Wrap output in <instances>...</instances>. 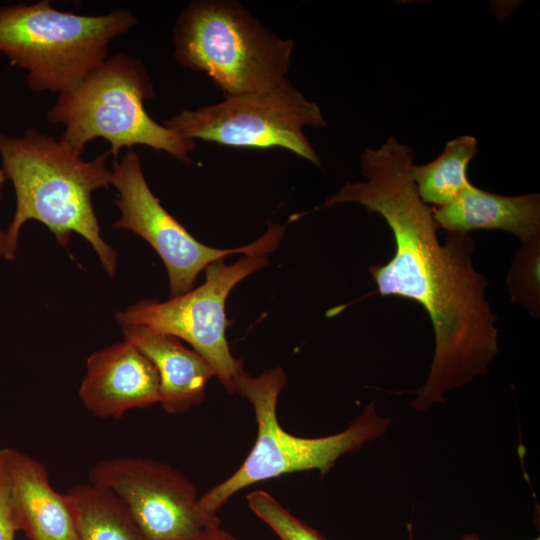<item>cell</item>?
Wrapping results in <instances>:
<instances>
[{"instance_id":"cell-1","label":"cell","mask_w":540,"mask_h":540,"mask_svg":"<svg viewBox=\"0 0 540 540\" xmlns=\"http://www.w3.org/2000/svg\"><path fill=\"white\" fill-rule=\"evenodd\" d=\"M413 150L390 136L361 156L365 181L347 182L316 209L358 203L379 214L395 241L393 257L369 272L381 296L420 304L434 331L435 351L426 383L412 402L425 410L446 391L487 371L498 353L496 316L485 297L486 280L472 264L474 240L465 233L437 237L433 207L424 203L410 175Z\"/></svg>"},{"instance_id":"cell-2","label":"cell","mask_w":540,"mask_h":540,"mask_svg":"<svg viewBox=\"0 0 540 540\" xmlns=\"http://www.w3.org/2000/svg\"><path fill=\"white\" fill-rule=\"evenodd\" d=\"M109 152L85 161L60 140L35 129L22 137L0 133L2 170L16 193V210L6 234L7 260H13L20 228L29 220L44 224L62 246L73 232L97 253L105 272L114 277L117 253L100 234L92 204L95 190L108 189L112 170Z\"/></svg>"},{"instance_id":"cell-3","label":"cell","mask_w":540,"mask_h":540,"mask_svg":"<svg viewBox=\"0 0 540 540\" xmlns=\"http://www.w3.org/2000/svg\"><path fill=\"white\" fill-rule=\"evenodd\" d=\"M282 367L258 376L242 371L234 379V393L246 398L257 423L255 442L238 469L228 478L199 496L198 508L210 521L220 520L217 512L242 489L285 474L317 469L326 475L341 456L359 451L366 443L384 434L391 423L381 418L372 400L348 427L336 434L306 438L285 430L277 416L279 396L286 386Z\"/></svg>"},{"instance_id":"cell-4","label":"cell","mask_w":540,"mask_h":540,"mask_svg":"<svg viewBox=\"0 0 540 540\" xmlns=\"http://www.w3.org/2000/svg\"><path fill=\"white\" fill-rule=\"evenodd\" d=\"M154 98V88L144 64L119 53L108 57L76 87L60 93L46 118L65 127L60 141L81 155L97 137L108 141L110 154L134 145L164 151L190 165L194 140L154 121L144 102Z\"/></svg>"},{"instance_id":"cell-5","label":"cell","mask_w":540,"mask_h":540,"mask_svg":"<svg viewBox=\"0 0 540 540\" xmlns=\"http://www.w3.org/2000/svg\"><path fill=\"white\" fill-rule=\"evenodd\" d=\"M175 59L206 73L225 96L269 89L286 79L294 42L262 25L232 0H196L179 14Z\"/></svg>"},{"instance_id":"cell-6","label":"cell","mask_w":540,"mask_h":540,"mask_svg":"<svg viewBox=\"0 0 540 540\" xmlns=\"http://www.w3.org/2000/svg\"><path fill=\"white\" fill-rule=\"evenodd\" d=\"M124 9L88 16L42 0L0 8V52L28 71L34 92L63 93L108 58L110 42L137 24Z\"/></svg>"},{"instance_id":"cell-7","label":"cell","mask_w":540,"mask_h":540,"mask_svg":"<svg viewBox=\"0 0 540 540\" xmlns=\"http://www.w3.org/2000/svg\"><path fill=\"white\" fill-rule=\"evenodd\" d=\"M163 125L181 136L244 149L282 148L321 167L305 127L327 126L320 107L289 80L195 110L184 109Z\"/></svg>"},{"instance_id":"cell-8","label":"cell","mask_w":540,"mask_h":540,"mask_svg":"<svg viewBox=\"0 0 540 540\" xmlns=\"http://www.w3.org/2000/svg\"><path fill=\"white\" fill-rule=\"evenodd\" d=\"M268 251L244 254L226 264L218 259L205 270V281L195 289L160 302L141 300L116 313L120 326L142 325L188 342L214 368L224 388L234 393V379L243 362L235 358L226 339L225 303L231 290L247 276L268 264Z\"/></svg>"},{"instance_id":"cell-9","label":"cell","mask_w":540,"mask_h":540,"mask_svg":"<svg viewBox=\"0 0 540 540\" xmlns=\"http://www.w3.org/2000/svg\"><path fill=\"white\" fill-rule=\"evenodd\" d=\"M111 185L118 190L115 204L121 213L113 228L130 230L154 248L166 267L171 297L193 289L198 274L218 259L237 253H271L285 232V226L268 221V228L259 239L239 248L219 249L199 242L153 194L145 179L140 156L132 149L120 161H114Z\"/></svg>"},{"instance_id":"cell-10","label":"cell","mask_w":540,"mask_h":540,"mask_svg":"<svg viewBox=\"0 0 540 540\" xmlns=\"http://www.w3.org/2000/svg\"><path fill=\"white\" fill-rule=\"evenodd\" d=\"M90 483L112 491L145 540H187L210 524L198 508L195 485L170 464L141 457L102 459Z\"/></svg>"},{"instance_id":"cell-11","label":"cell","mask_w":540,"mask_h":540,"mask_svg":"<svg viewBox=\"0 0 540 540\" xmlns=\"http://www.w3.org/2000/svg\"><path fill=\"white\" fill-rule=\"evenodd\" d=\"M78 394L93 415L118 419L129 410L159 403L160 378L152 361L124 340L88 357Z\"/></svg>"},{"instance_id":"cell-12","label":"cell","mask_w":540,"mask_h":540,"mask_svg":"<svg viewBox=\"0 0 540 540\" xmlns=\"http://www.w3.org/2000/svg\"><path fill=\"white\" fill-rule=\"evenodd\" d=\"M124 340L132 342L156 367L160 378L159 404L168 414H182L201 404L216 373L211 364L175 336L142 325L121 326Z\"/></svg>"},{"instance_id":"cell-13","label":"cell","mask_w":540,"mask_h":540,"mask_svg":"<svg viewBox=\"0 0 540 540\" xmlns=\"http://www.w3.org/2000/svg\"><path fill=\"white\" fill-rule=\"evenodd\" d=\"M7 467L19 529L31 540H78L66 496L52 487L45 465L8 447Z\"/></svg>"},{"instance_id":"cell-14","label":"cell","mask_w":540,"mask_h":540,"mask_svg":"<svg viewBox=\"0 0 540 540\" xmlns=\"http://www.w3.org/2000/svg\"><path fill=\"white\" fill-rule=\"evenodd\" d=\"M434 218L447 232L502 230L521 243L540 237V195L504 196L470 184L454 201L433 207Z\"/></svg>"},{"instance_id":"cell-15","label":"cell","mask_w":540,"mask_h":540,"mask_svg":"<svg viewBox=\"0 0 540 540\" xmlns=\"http://www.w3.org/2000/svg\"><path fill=\"white\" fill-rule=\"evenodd\" d=\"M78 540H145L122 500L112 491L79 484L65 493Z\"/></svg>"},{"instance_id":"cell-16","label":"cell","mask_w":540,"mask_h":540,"mask_svg":"<svg viewBox=\"0 0 540 540\" xmlns=\"http://www.w3.org/2000/svg\"><path fill=\"white\" fill-rule=\"evenodd\" d=\"M478 152L477 139L462 135L449 140L433 161L412 164L411 178L421 200L434 208L454 201L470 184L467 169Z\"/></svg>"},{"instance_id":"cell-17","label":"cell","mask_w":540,"mask_h":540,"mask_svg":"<svg viewBox=\"0 0 540 540\" xmlns=\"http://www.w3.org/2000/svg\"><path fill=\"white\" fill-rule=\"evenodd\" d=\"M510 263L506 285L510 299L532 317H540V237L521 243Z\"/></svg>"},{"instance_id":"cell-18","label":"cell","mask_w":540,"mask_h":540,"mask_svg":"<svg viewBox=\"0 0 540 540\" xmlns=\"http://www.w3.org/2000/svg\"><path fill=\"white\" fill-rule=\"evenodd\" d=\"M246 500L251 511L280 540H325L316 530L294 516L275 497L264 490H253Z\"/></svg>"},{"instance_id":"cell-19","label":"cell","mask_w":540,"mask_h":540,"mask_svg":"<svg viewBox=\"0 0 540 540\" xmlns=\"http://www.w3.org/2000/svg\"><path fill=\"white\" fill-rule=\"evenodd\" d=\"M7 452L8 447L0 448V540H14L19 529L10 494Z\"/></svg>"},{"instance_id":"cell-20","label":"cell","mask_w":540,"mask_h":540,"mask_svg":"<svg viewBox=\"0 0 540 540\" xmlns=\"http://www.w3.org/2000/svg\"><path fill=\"white\" fill-rule=\"evenodd\" d=\"M187 540H239L232 533L222 528L221 522L210 524L194 537Z\"/></svg>"},{"instance_id":"cell-21","label":"cell","mask_w":540,"mask_h":540,"mask_svg":"<svg viewBox=\"0 0 540 540\" xmlns=\"http://www.w3.org/2000/svg\"><path fill=\"white\" fill-rule=\"evenodd\" d=\"M6 176L2 168L0 169V188L3 182L6 180ZM1 198V193H0ZM6 255V234L0 231V256L5 258Z\"/></svg>"},{"instance_id":"cell-22","label":"cell","mask_w":540,"mask_h":540,"mask_svg":"<svg viewBox=\"0 0 540 540\" xmlns=\"http://www.w3.org/2000/svg\"><path fill=\"white\" fill-rule=\"evenodd\" d=\"M462 540H479V539L475 535H469V536L463 537ZM534 540H540V538L538 537V538H536Z\"/></svg>"}]
</instances>
